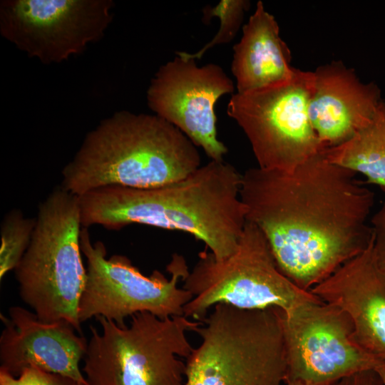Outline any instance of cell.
<instances>
[{"label": "cell", "instance_id": "obj_2", "mask_svg": "<svg viewBox=\"0 0 385 385\" xmlns=\"http://www.w3.org/2000/svg\"><path fill=\"white\" fill-rule=\"evenodd\" d=\"M242 175L229 163L211 160L188 177L165 185H109L77 196L82 227L118 230L143 224L188 232L217 260L237 250L246 223Z\"/></svg>", "mask_w": 385, "mask_h": 385}, {"label": "cell", "instance_id": "obj_18", "mask_svg": "<svg viewBox=\"0 0 385 385\" xmlns=\"http://www.w3.org/2000/svg\"><path fill=\"white\" fill-rule=\"evenodd\" d=\"M36 219L26 217L20 210L5 215L0 227V279L15 270L28 249L35 228Z\"/></svg>", "mask_w": 385, "mask_h": 385}, {"label": "cell", "instance_id": "obj_12", "mask_svg": "<svg viewBox=\"0 0 385 385\" xmlns=\"http://www.w3.org/2000/svg\"><path fill=\"white\" fill-rule=\"evenodd\" d=\"M234 88L219 65L199 66L195 59L177 53L151 79L147 103L156 115L181 130L211 160H222L227 148L217 138L215 106Z\"/></svg>", "mask_w": 385, "mask_h": 385}, {"label": "cell", "instance_id": "obj_5", "mask_svg": "<svg viewBox=\"0 0 385 385\" xmlns=\"http://www.w3.org/2000/svg\"><path fill=\"white\" fill-rule=\"evenodd\" d=\"M194 331L201 339L186 359L185 385H284L286 360L277 308L218 304Z\"/></svg>", "mask_w": 385, "mask_h": 385}, {"label": "cell", "instance_id": "obj_8", "mask_svg": "<svg viewBox=\"0 0 385 385\" xmlns=\"http://www.w3.org/2000/svg\"><path fill=\"white\" fill-rule=\"evenodd\" d=\"M313 71L296 69L283 83L233 94L227 115L247 136L260 168L292 172L324 151L312 125Z\"/></svg>", "mask_w": 385, "mask_h": 385}, {"label": "cell", "instance_id": "obj_16", "mask_svg": "<svg viewBox=\"0 0 385 385\" xmlns=\"http://www.w3.org/2000/svg\"><path fill=\"white\" fill-rule=\"evenodd\" d=\"M233 51L231 71L239 93L289 81L297 69L291 66V51L280 36L274 16L262 1L242 26Z\"/></svg>", "mask_w": 385, "mask_h": 385}, {"label": "cell", "instance_id": "obj_7", "mask_svg": "<svg viewBox=\"0 0 385 385\" xmlns=\"http://www.w3.org/2000/svg\"><path fill=\"white\" fill-rule=\"evenodd\" d=\"M183 282V288L192 294L184 307V316L197 321L218 304L248 310L277 308L287 312L319 299L279 271L265 236L249 221L232 255L217 260L210 252H200Z\"/></svg>", "mask_w": 385, "mask_h": 385}, {"label": "cell", "instance_id": "obj_19", "mask_svg": "<svg viewBox=\"0 0 385 385\" xmlns=\"http://www.w3.org/2000/svg\"><path fill=\"white\" fill-rule=\"evenodd\" d=\"M250 1L246 0H222L215 6H207L203 9L202 20H210L216 16L220 19V29L212 38L198 51L189 53L177 52L189 58L200 59L205 53L217 45L227 43L235 37L242 22L244 14L248 10Z\"/></svg>", "mask_w": 385, "mask_h": 385}, {"label": "cell", "instance_id": "obj_6", "mask_svg": "<svg viewBox=\"0 0 385 385\" xmlns=\"http://www.w3.org/2000/svg\"><path fill=\"white\" fill-rule=\"evenodd\" d=\"M130 317L128 326L98 317L101 330L90 327L83 367L88 385H185L181 359L194 349L187 332L202 322L150 312Z\"/></svg>", "mask_w": 385, "mask_h": 385}, {"label": "cell", "instance_id": "obj_3", "mask_svg": "<svg viewBox=\"0 0 385 385\" xmlns=\"http://www.w3.org/2000/svg\"><path fill=\"white\" fill-rule=\"evenodd\" d=\"M197 148L181 130L156 115L118 111L86 135L63 168L61 185L76 196L109 185H165L201 166Z\"/></svg>", "mask_w": 385, "mask_h": 385}, {"label": "cell", "instance_id": "obj_10", "mask_svg": "<svg viewBox=\"0 0 385 385\" xmlns=\"http://www.w3.org/2000/svg\"><path fill=\"white\" fill-rule=\"evenodd\" d=\"M285 385H333L371 371L385 385V361L354 339L352 322L340 308L320 299L281 310Z\"/></svg>", "mask_w": 385, "mask_h": 385}, {"label": "cell", "instance_id": "obj_21", "mask_svg": "<svg viewBox=\"0 0 385 385\" xmlns=\"http://www.w3.org/2000/svg\"><path fill=\"white\" fill-rule=\"evenodd\" d=\"M372 230V245L379 266L385 270V200L371 217Z\"/></svg>", "mask_w": 385, "mask_h": 385}, {"label": "cell", "instance_id": "obj_15", "mask_svg": "<svg viewBox=\"0 0 385 385\" xmlns=\"http://www.w3.org/2000/svg\"><path fill=\"white\" fill-rule=\"evenodd\" d=\"M310 292L345 312L355 341L385 361V270L377 262L372 240Z\"/></svg>", "mask_w": 385, "mask_h": 385}, {"label": "cell", "instance_id": "obj_20", "mask_svg": "<svg viewBox=\"0 0 385 385\" xmlns=\"http://www.w3.org/2000/svg\"><path fill=\"white\" fill-rule=\"evenodd\" d=\"M0 385H86L70 377L29 367L19 376L0 370Z\"/></svg>", "mask_w": 385, "mask_h": 385}, {"label": "cell", "instance_id": "obj_4", "mask_svg": "<svg viewBox=\"0 0 385 385\" xmlns=\"http://www.w3.org/2000/svg\"><path fill=\"white\" fill-rule=\"evenodd\" d=\"M28 249L15 270L19 295L36 316L64 322L82 334L78 304L85 286L77 196L56 187L38 207Z\"/></svg>", "mask_w": 385, "mask_h": 385}, {"label": "cell", "instance_id": "obj_17", "mask_svg": "<svg viewBox=\"0 0 385 385\" xmlns=\"http://www.w3.org/2000/svg\"><path fill=\"white\" fill-rule=\"evenodd\" d=\"M323 152L332 163L385 188V99L366 127L346 143Z\"/></svg>", "mask_w": 385, "mask_h": 385}, {"label": "cell", "instance_id": "obj_14", "mask_svg": "<svg viewBox=\"0 0 385 385\" xmlns=\"http://www.w3.org/2000/svg\"><path fill=\"white\" fill-rule=\"evenodd\" d=\"M313 72L308 112L324 150L346 143L366 127L383 98L376 83H364L341 61L319 66Z\"/></svg>", "mask_w": 385, "mask_h": 385}, {"label": "cell", "instance_id": "obj_1", "mask_svg": "<svg viewBox=\"0 0 385 385\" xmlns=\"http://www.w3.org/2000/svg\"><path fill=\"white\" fill-rule=\"evenodd\" d=\"M356 175L323 151L292 172L257 167L242 175L247 221L265 236L279 271L304 291L372 240L374 194Z\"/></svg>", "mask_w": 385, "mask_h": 385}, {"label": "cell", "instance_id": "obj_13", "mask_svg": "<svg viewBox=\"0 0 385 385\" xmlns=\"http://www.w3.org/2000/svg\"><path fill=\"white\" fill-rule=\"evenodd\" d=\"M0 336V370L19 376L29 367L70 377L88 385L80 368L88 342L71 324L48 322L34 312L14 306Z\"/></svg>", "mask_w": 385, "mask_h": 385}, {"label": "cell", "instance_id": "obj_22", "mask_svg": "<svg viewBox=\"0 0 385 385\" xmlns=\"http://www.w3.org/2000/svg\"><path fill=\"white\" fill-rule=\"evenodd\" d=\"M333 385H384L379 376L371 371L347 376Z\"/></svg>", "mask_w": 385, "mask_h": 385}, {"label": "cell", "instance_id": "obj_11", "mask_svg": "<svg viewBox=\"0 0 385 385\" xmlns=\"http://www.w3.org/2000/svg\"><path fill=\"white\" fill-rule=\"evenodd\" d=\"M112 0H6L0 33L42 63H59L99 41L113 20Z\"/></svg>", "mask_w": 385, "mask_h": 385}, {"label": "cell", "instance_id": "obj_9", "mask_svg": "<svg viewBox=\"0 0 385 385\" xmlns=\"http://www.w3.org/2000/svg\"><path fill=\"white\" fill-rule=\"evenodd\" d=\"M82 254L86 259V279L79 304L81 323L103 317L118 324L140 312H150L160 318L184 315V307L192 294L178 283L190 271L185 258L172 256L167 266L170 279L158 270L145 276L124 255L106 257L101 241L92 243L88 228L80 237Z\"/></svg>", "mask_w": 385, "mask_h": 385}]
</instances>
